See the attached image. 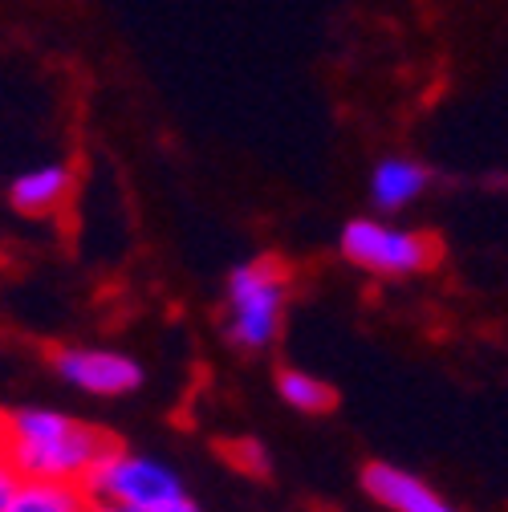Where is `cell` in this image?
Returning <instances> with one entry per match:
<instances>
[{"mask_svg":"<svg viewBox=\"0 0 508 512\" xmlns=\"http://www.w3.org/2000/svg\"><path fill=\"white\" fill-rule=\"evenodd\" d=\"M362 488L387 512H456V504L448 496H439L427 480L387 460H370L362 468Z\"/></svg>","mask_w":508,"mask_h":512,"instance_id":"8992f818","label":"cell"},{"mask_svg":"<svg viewBox=\"0 0 508 512\" xmlns=\"http://www.w3.org/2000/svg\"><path fill=\"white\" fill-rule=\"evenodd\" d=\"M350 265L378 277H411L439 261V240L415 228H391L383 220H350L338 240Z\"/></svg>","mask_w":508,"mask_h":512,"instance_id":"277c9868","label":"cell"},{"mask_svg":"<svg viewBox=\"0 0 508 512\" xmlns=\"http://www.w3.org/2000/svg\"><path fill=\"white\" fill-rule=\"evenodd\" d=\"M431 183V171L415 159H383L370 175V200L383 212L407 208L415 196H423V187Z\"/></svg>","mask_w":508,"mask_h":512,"instance_id":"52a82bcc","label":"cell"},{"mask_svg":"<svg viewBox=\"0 0 508 512\" xmlns=\"http://www.w3.org/2000/svg\"><path fill=\"white\" fill-rule=\"evenodd\" d=\"M277 395L301 415H326V411L338 407V391L330 387V382L313 378L305 370H281L277 374Z\"/></svg>","mask_w":508,"mask_h":512,"instance_id":"30bf717a","label":"cell"},{"mask_svg":"<svg viewBox=\"0 0 508 512\" xmlns=\"http://www.w3.org/2000/svg\"><path fill=\"white\" fill-rule=\"evenodd\" d=\"M82 484L94 500L135 508V512H159L183 496V484L167 464L139 456V452H126V447H114L110 456H102Z\"/></svg>","mask_w":508,"mask_h":512,"instance_id":"3957f363","label":"cell"},{"mask_svg":"<svg viewBox=\"0 0 508 512\" xmlns=\"http://www.w3.org/2000/svg\"><path fill=\"white\" fill-rule=\"evenodd\" d=\"M118 439L61 411L21 407L9 415V460L21 480H86Z\"/></svg>","mask_w":508,"mask_h":512,"instance_id":"6da1fadb","label":"cell"},{"mask_svg":"<svg viewBox=\"0 0 508 512\" xmlns=\"http://www.w3.org/2000/svg\"><path fill=\"white\" fill-rule=\"evenodd\" d=\"M21 488V476L13 472V464H0V512L13 508V496Z\"/></svg>","mask_w":508,"mask_h":512,"instance_id":"7c38bea8","label":"cell"},{"mask_svg":"<svg viewBox=\"0 0 508 512\" xmlns=\"http://www.w3.org/2000/svg\"><path fill=\"white\" fill-rule=\"evenodd\" d=\"M9 460V415H0V464Z\"/></svg>","mask_w":508,"mask_h":512,"instance_id":"5bb4252c","label":"cell"},{"mask_svg":"<svg viewBox=\"0 0 508 512\" xmlns=\"http://www.w3.org/2000/svg\"><path fill=\"white\" fill-rule=\"evenodd\" d=\"M285 269L277 256H261L252 265L232 269L228 277V317L224 334L240 350H265L281 334V313H285Z\"/></svg>","mask_w":508,"mask_h":512,"instance_id":"7a4b0ae2","label":"cell"},{"mask_svg":"<svg viewBox=\"0 0 508 512\" xmlns=\"http://www.w3.org/2000/svg\"><path fill=\"white\" fill-rule=\"evenodd\" d=\"M70 167L66 163H49V167H37V171H25L21 179H13L9 187V204L25 216H49L61 200L70 196Z\"/></svg>","mask_w":508,"mask_h":512,"instance_id":"ba28073f","label":"cell"},{"mask_svg":"<svg viewBox=\"0 0 508 512\" xmlns=\"http://www.w3.org/2000/svg\"><path fill=\"white\" fill-rule=\"evenodd\" d=\"M90 512H135V508H118V504H102V500H94Z\"/></svg>","mask_w":508,"mask_h":512,"instance_id":"9a60e30c","label":"cell"},{"mask_svg":"<svg viewBox=\"0 0 508 512\" xmlns=\"http://www.w3.org/2000/svg\"><path fill=\"white\" fill-rule=\"evenodd\" d=\"M220 452H224V460L232 464V468H240L244 476H269V452L257 443V439H228V443H220Z\"/></svg>","mask_w":508,"mask_h":512,"instance_id":"8fae6325","label":"cell"},{"mask_svg":"<svg viewBox=\"0 0 508 512\" xmlns=\"http://www.w3.org/2000/svg\"><path fill=\"white\" fill-rule=\"evenodd\" d=\"M90 504L82 480H21L9 512H90Z\"/></svg>","mask_w":508,"mask_h":512,"instance_id":"9c48e42d","label":"cell"},{"mask_svg":"<svg viewBox=\"0 0 508 512\" xmlns=\"http://www.w3.org/2000/svg\"><path fill=\"white\" fill-rule=\"evenodd\" d=\"M53 370L86 395H131L143 387V366L118 350H94V346H70L53 354Z\"/></svg>","mask_w":508,"mask_h":512,"instance_id":"5b68a950","label":"cell"},{"mask_svg":"<svg viewBox=\"0 0 508 512\" xmlns=\"http://www.w3.org/2000/svg\"><path fill=\"white\" fill-rule=\"evenodd\" d=\"M159 512H200V504H196V500H187V496H179V500H171V504L159 508Z\"/></svg>","mask_w":508,"mask_h":512,"instance_id":"4fadbf2b","label":"cell"}]
</instances>
